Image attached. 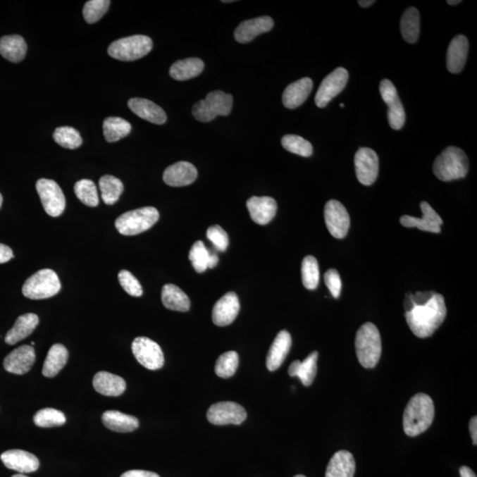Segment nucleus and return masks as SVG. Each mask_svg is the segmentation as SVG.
<instances>
[{"mask_svg": "<svg viewBox=\"0 0 477 477\" xmlns=\"http://www.w3.org/2000/svg\"><path fill=\"white\" fill-rule=\"evenodd\" d=\"M459 3H461V0H455V1H451V0H448L447 1V4L450 6L458 5Z\"/></svg>", "mask_w": 477, "mask_h": 477, "instance_id": "nucleus-55", "label": "nucleus"}, {"mask_svg": "<svg viewBox=\"0 0 477 477\" xmlns=\"http://www.w3.org/2000/svg\"><path fill=\"white\" fill-rule=\"evenodd\" d=\"M13 257V250L8 246L0 243V264L8 262Z\"/></svg>", "mask_w": 477, "mask_h": 477, "instance_id": "nucleus-51", "label": "nucleus"}, {"mask_svg": "<svg viewBox=\"0 0 477 477\" xmlns=\"http://www.w3.org/2000/svg\"><path fill=\"white\" fill-rule=\"evenodd\" d=\"M292 337L287 330H280L271 344L266 357V366L270 371H277L291 349Z\"/></svg>", "mask_w": 477, "mask_h": 477, "instance_id": "nucleus-23", "label": "nucleus"}, {"mask_svg": "<svg viewBox=\"0 0 477 477\" xmlns=\"http://www.w3.org/2000/svg\"><path fill=\"white\" fill-rule=\"evenodd\" d=\"M340 107H344V104H340Z\"/></svg>", "mask_w": 477, "mask_h": 477, "instance_id": "nucleus-59", "label": "nucleus"}, {"mask_svg": "<svg viewBox=\"0 0 477 477\" xmlns=\"http://www.w3.org/2000/svg\"><path fill=\"white\" fill-rule=\"evenodd\" d=\"M39 323V318L33 313H27L17 318L15 326L5 337L6 344L15 345L29 337Z\"/></svg>", "mask_w": 477, "mask_h": 477, "instance_id": "nucleus-30", "label": "nucleus"}, {"mask_svg": "<svg viewBox=\"0 0 477 477\" xmlns=\"http://www.w3.org/2000/svg\"><path fill=\"white\" fill-rule=\"evenodd\" d=\"M273 25V20L269 16L245 20L237 27L235 31V39L241 44L249 43L259 35L270 31Z\"/></svg>", "mask_w": 477, "mask_h": 477, "instance_id": "nucleus-20", "label": "nucleus"}, {"mask_svg": "<svg viewBox=\"0 0 477 477\" xmlns=\"http://www.w3.org/2000/svg\"><path fill=\"white\" fill-rule=\"evenodd\" d=\"M382 99L388 106V121L393 130H399L406 120L405 110L400 101L395 86L389 80H383L379 87Z\"/></svg>", "mask_w": 477, "mask_h": 477, "instance_id": "nucleus-12", "label": "nucleus"}, {"mask_svg": "<svg viewBox=\"0 0 477 477\" xmlns=\"http://www.w3.org/2000/svg\"><path fill=\"white\" fill-rule=\"evenodd\" d=\"M355 173L359 182L371 186L378 176L379 161L377 153L370 148L358 149L354 156Z\"/></svg>", "mask_w": 477, "mask_h": 477, "instance_id": "nucleus-15", "label": "nucleus"}, {"mask_svg": "<svg viewBox=\"0 0 477 477\" xmlns=\"http://www.w3.org/2000/svg\"><path fill=\"white\" fill-rule=\"evenodd\" d=\"M101 197L107 205L114 204L120 199L124 190L123 183L118 178L111 175H104L99 180Z\"/></svg>", "mask_w": 477, "mask_h": 477, "instance_id": "nucleus-38", "label": "nucleus"}, {"mask_svg": "<svg viewBox=\"0 0 477 477\" xmlns=\"http://www.w3.org/2000/svg\"><path fill=\"white\" fill-rule=\"evenodd\" d=\"M161 299L163 306L171 311L186 312L190 311V300L182 289L173 284L163 285Z\"/></svg>", "mask_w": 477, "mask_h": 477, "instance_id": "nucleus-32", "label": "nucleus"}, {"mask_svg": "<svg viewBox=\"0 0 477 477\" xmlns=\"http://www.w3.org/2000/svg\"><path fill=\"white\" fill-rule=\"evenodd\" d=\"M111 2L109 0H90L83 8V16L87 23H95L102 18L108 11Z\"/></svg>", "mask_w": 477, "mask_h": 477, "instance_id": "nucleus-46", "label": "nucleus"}, {"mask_svg": "<svg viewBox=\"0 0 477 477\" xmlns=\"http://www.w3.org/2000/svg\"><path fill=\"white\" fill-rule=\"evenodd\" d=\"M358 3H359V5L363 6V8H368V6L373 5L375 1L374 0H361V1L360 0Z\"/></svg>", "mask_w": 477, "mask_h": 477, "instance_id": "nucleus-54", "label": "nucleus"}, {"mask_svg": "<svg viewBox=\"0 0 477 477\" xmlns=\"http://www.w3.org/2000/svg\"><path fill=\"white\" fill-rule=\"evenodd\" d=\"M12 477H29V476H27L25 475H23V473H18V475H15V476H13Z\"/></svg>", "mask_w": 477, "mask_h": 477, "instance_id": "nucleus-56", "label": "nucleus"}, {"mask_svg": "<svg viewBox=\"0 0 477 477\" xmlns=\"http://www.w3.org/2000/svg\"><path fill=\"white\" fill-rule=\"evenodd\" d=\"M207 238L213 243L218 252H224L229 245L228 235L218 225H212L207 230Z\"/></svg>", "mask_w": 477, "mask_h": 477, "instance_id": "nucleus-48", "label": "nucleus"}, {"mask_svg": "<svg viewBox=\"0 0 477 477\" xmlns=\"http://www.w3.org/2000/svg\"><path fill=\"white\" fill-rule=\"evenodd\" d=\"M250 218L256 224L266 225L276 215L278 205L273 198L269 197H253L247 202Z\"/></svg>", "mask_w": 477, "mask_h": 477, "instance_id": "nucleus-21", "label": "nucleus"}, {"mask_svg": "<svg viewBox=\"0 0 477 477\" xmlns=\"http://www.w3.org/2000/svg\"><path fill=\"white\" fill-rule=\"evenodd\" d=\"M54 138L62 147L75 149L82 144V139L79 132L71 127H61L55 130Z\"/></svg>", "mask_w": 477, "mask_h": 477, "instance_id": "nucleus-44", "label": "nucleus"}, {"mask_svg": "<svg viewBox=\"0 0 477 477\" xmlns=\"http://www.w3.org/2000/svg\"><path fill=\"white\" fill-rule=\"evenodd\" d=\"M318 352H312L304 361L296 360L288 368L290 377H298L302 384L309 386L314 382L318 371Z\"/></svg>", "mask_w": 477, "mask_h": 477, "instance_id": "nucleus-29", "label": "nucleus"}, {"mask_svg": "<svg viewBox=\"0 0 477 477\" xmlns=\"http://www.w3.org/2000/svg\"><path fill=\"white\" fill-rule=\"evenodd\" d=\"M459 473H461V477H476L473 470L466 466H463L459 469Z\"/></svg>", "mask_w": 477, "mask_h": 477, "instance_id": "nucleus-53", "label": "nucleus"}, {"mask_svg": "<svg viewBox=\"0 0 477 477\" xmlns=\"http://www.w3.org/2000/svg\"><path fill=\"white\" fill-rule=\"evenodd\" d=\"M240 302L238 296L235 292H229L222 296L216 302L212 311V320L216 326H226L235 321L240 311Z\"/></svg>", "mask_w": 477, "mask_h": 477, "instance_id": "nucleus-17", "label": "nucleus"}, {"mask_svg": "<svg viewBox=\"0 0 477 477\" xmlns=\"http://www.w3.org/2000/svg\"><path fill=\"white\" fill-rule=\"evenodd\" d=\"M152 47L151 38L142 35H135L113 42L108 48V54L118 61H134L147 55Z\"/></svg>", "mask_w": 477, "mask_h": 477, "instance_id": "nucleus-8", "label": "nucleus"}, {"mask_svg": "<svg viewBox=\"0 0 477 477\" xmlns=\"http://www.w3.org/2000/svg\"><path fill=\"white\" fill-rule=\"evenodd\" d=\"M407 325L416 337L424 339L436 332L447 316L444 296L435 294L426 304L414 306L405 312Z\"/></svg>", "mask_w": 477, "mask_h": 477, "instance_id": "nucleus-1", "label": "nucleus"}, {"mask_svg": "<svg viewBox=\"0 0 477 477\" xmlns=\"http://www.w3.org/2000/svg\"><path fill=\"white\" fill-rule=\"evenodd\" d=\"M120 477H160L154 472L145 471V470H130L123 473Z\"/></svg>", "mask_w": 477, "mask_h": 477, "instance_id": "nucleus-50", "label": "nucleus"}, {"mask_svg": "<svg viewBox=\"0 0 477 477\" xmlns=\"http://www.w3.org/2000/svg\"><path fill=\"white\" fill-rule=\"evenodd\" d=\"M104 426L116 433H132L139 427L137 417L118 412L116 410H108L103 414Z\"/></svg>", "mask_w": 477, "mask_h": 477, "instance_id": "nucleus-31", "label": "nucleus"}, {"mask_svg": "<svg viewBox=\"0 0 477 477\" xmlns=\"http://www.w3.org/2000/svg\"><path fill=\"white\" fill-rule=\"evenodd\" d=\"M61 280L54 271L43 269L27 278L23 287V294L31 300H43L58 294Z\"/></svg>", "mask_w": 477, "mask_h": 477, "instance_id": "nucleus-6", "label": "nucleus"}, {"mask_svg": "<svg viewBox=\"0 0 477 477\" xmlns=\"http://www.w3.org/2000/svg\"><path fill=\"white\" fill-rule=\"evenodd\" d=\"M1 461L6 468L20 473H31L39 469V459L29 452L9 450L3 452Z\"/></svg>", "mask_w": 477, "mask_h": 477, "instance_id": "nucleus-22", "label": "nucleus"}, {"mask_svg": "<svg viewBox=\"0 0 477 477\" xmlns=\"http://www.w3.org/2000/svg\"><path fill=\"white\" fill-rule=\"evenodd\" d=\"M313 89V82L311 78H305L291 83L285 89L282 101L284 106L288 109H295L308 99Z\"/></svg>", "mask_w": 477, "mask_h": 477, "instance_id": "nucleus-26", "label": "nucleus"}, {"mask_svg": "<svg viewBox=\"0 0 477 477\" xmlns=\"http://www.w3.org/2000/svg\"><path fill=\"white\" fill-rule=\"evenodd\" d=\"M128 107L138 117L153 124L162 125L167 120L165 111L148 99L135 97L128 101Z\"/></svg>", "mask_w": 477, "mask_h": 477, "instance_id": "nucleus-25", "label": "nucleus"}, {"mask_svg": "<svg viewBox=\"0 0 477 477\" xmlns=\"http://www.w3.org/2000/svg\"><path fill=\"white\" fill-rule=\"evenodd\" d=\"M36 361V353L32 346H24L16 348L4 360V368L10 373L24 375L27 373Z\"/></svg>", "mask_w": 477, "mask_h": 477, "instance_id": "nucleus-18", "label": "nucleus"}, {"mask_svg": "<svg viewBox=\"0 0 477 477\" xmlns=\"http://www.w3.org/2000/svg\"><path fill=\"white\" fill-rule=\"evenodd\" d=\"M68 360V351L63 345L55 344L48 352L43 366V375L47 378H54L65 367Z\"/></svg>", "mask_w": 477, "mask_h": 477, "instance_id": "nucleus-33", "label": "nucleus"}, {"mask_svg": "<svg viewBox=\"0 0 477 477\" xmlns=\"http://www.w3.org/2000/svg\"><path fill=\"white\" fill-rule=\"evenodd\" d=\"M281 144L283 147L289 152L294 153V154L305 156H311L313 153V147L311 144L304 138L299 137V135H287L282 138Z\"/></svg>", "mask_w": 477, "mask_h": 477, "instance_id": "nucleus-43", "label": "nucleus"}, {"mask_svg": "<svg viewBox=\"0 0 477 477\" xmlns=\"http://www.w3.org/2000/svg\"><path fill=\"white\" fill-rule=\"evenodd\" d=\"M118 278L121 287L128 295L134 296V297H140L142 295V287L140 282L130 271H120Z\"/></svg>", "mask_w": 477, "mask_h": 477, "instance_id": "nucleus-47", "label": "nucleus"}, {"mask_svg": "<svg viewBox=\"0 0 477 477\" xmlns=\"http://www.w3.org/2000/svg\"><path fill=\"white\" fill-rule=\"evenodd\" d=\"M295 477H306V476H302V475H298V476H295Z\"/></svg>", "mask_w": 477, "mask_h": 477, "instance_id": "nucleus-58", "label": "nucleus"}, {"mask_svg": "<svg viewBox=\"0 0 477 477\" xmlns=\"http://www.w3.org/2000/svg\"><path fill=\"white\" fill-rule=\"evenodd\" d=\"M209 422L214 426H240L247 419V412L241 405L232 402H221L213 404L207 412Z\"/></svg>", "mask_w": 477, "mask_h": 477, "instance_id": "nucleus-11", "label": "nucleus"}, {"mask_svg": "<svg viewBox=\"0 0 477 477\" xmlns=\"http://www.w3.org/2000/svg\"><path fill=\"white\" fill-rule=\"evenodd\" d=\"M238 366V354L235 351H228L218 358L215 365V372L219 378H229L235 374Z\"/></svg>", "mask_w": 477, "mask_h": 477, "instance_id": "nucleus-40", "label": "nucleus"}, {"mask_svg": "<svg viewBox=\"0 0 477 477\" xmlns=\"http://www.w3.org/2000/svg\"><path fill=\"white\" fill-rule=\"evenodd\" d=\"M420 207L423 212L422 218H414L412 216H402L400 218V224L405 228H416L424 232L440 233L441 225H443V221H442L440 216L433 210V208L427 202H422Z\"/></svg>", "mask_w": 477, "mask_h": 477, "instance_id": "nucleus-16", "label": "nucleus"}, {"mask_svg": "<svg viewBox=\"0 0 477 477\" xmlns=\"http://www.w3.org/2000/svg\"><path fill=\"white\" fill-rule=\"evenodd\" d=\"M2 203H3V197L2 194H0V208L2 206Z\"/></svg>", "mask_w": 477, "mask_h": 477, "instance_id": "nucleus-57", "label": "nucleus"}, {"mask_svg": "<svg viewBox=\"0 0 477 477\" xmlns=\"http://www.w3.org/2000/svg\"><path fill=\"white\" fill-rule=\"evenodd\" d=\"M325 282L328 287L330 294H332L333 297L337 299L340 297L341 287H342V283H341V278L340 273H337L336 270L330 269L326 271L325 274Z\"/></svg>", "mask_w": 477, "mask_h": 477, "instance_id": "nucleus-49", "label": "nucleus"}, {"mask_svg": "<svg viewBox=\"0 0 477 477\" xmlns=\"http://www.w3.org/2000/svg\"><path fill=\"white\" fill-rule=\"evenodd\" d=\"M27 44L18 35L3 37L0 39V54L8 61L18 63L25 58Z\"/></svg>", "mask_w": 477, "mask_h": 477, "instance_id": "nucleus-34", "label": "nucleus"}, {"mask_svg": "<svg viewBox=\"0 0 477 477\" xmlns=\"http://www.w3.org/2000/svg\"><path fill=\"white\" fill-rule=\"evenodd\" d=\"M204 63L197 58L182 59L175 62L170 68L171 78L177 81H187V80L197 78L204 71Z\"/></svg>", "mask_w": 477, "mask_h": 477, "instance_id": "nucleus-35", "label": "nucleus"}, {"mask_svg": "<svg viewBox=\"0 0 477 477\" xmlns=\"http://www.w3.org/2000/svg\"><path fill=\"white\" fill-rule=\"evenodd\" d=\"M211 253L209 252L204 243L198 241L194 243L190 252V260L197 273H204L210 266Z\"/></svg>", "mask_w": 477, "mask_h": 477, "instance_id": "nucleus-45", "label": "nucleus"}, {"mask_svg": "<svg viewBox=\"0 0 477 477\" xmlns=\"http://www.w3.org/2000/svg\"><path fill=\"white\" fill-rule=\"evenodd\" d=\"M348 81V72L337 68L323 80L315 97V103L320 108L326 107L330 101L342 92Z\"/></svg>", "mask_w": 477, "mask_h": 477, "instance_id": "nucleus-14", "label": "nucleus"}, {"mask_svg": "<svg viewBox=\"0 0 477 477\" xmlns=\"http://www.w3.org/2000/svg\"><path fill=\"white\" fill-rule=\"evenodd\" d=\"M469 172V159L461 149L450 146L437 156L433 165L435 176L442 182L462 179Z\"/></svg>", "mask_w": 477, "mask_h": 477, "instance_id": "nucleus-4", "label": "nucleus"}, {"mask_svg": "<svg viewBox=\"0 0 477 477\" xmlns=\"http://www.w3.org/2000/svg\"><path fill=\"white\" fill-rule=\"evenodd\" d=\"M93 386L100 395L113 397L123 395L127 388L123 378L106 371L97 372L94 376Z\"/></svg>", "mask_w": 477, "mask_h": 477, "instance_id": "nucleus-27", "label": "nucleus"}, {"mask_svg": "<svg viewBox=\"0 0 477 477\" xmlns=\"http://www.w3.org/2000/svg\"><path fill=\"white\" fill-rule=\"evenodd\" d=\"M400 31L407 43L414 44L419 40L420 34V13L414 8H407L400 20Z\"/></svg>", "mask_w": 477, "mask_h": 477, "instance_id": "nucleus-36", "label": "nucleus"}, {"mask_svg": "<svg viewBox=\"0 0 477 477\" xmlns=\"http://www.w3.org/2000/svg\"><path fill=\"white\" fill-rule=\"evenodd\" d=\"M104 135L108 142H115L130 134L131 124L124 118L109 117L104 121Z\"/></svg>", "mask_w": 477, "mask_h": 477, "instance_id": "nucleus-37", "label": "nucleus"}, {"mask_svg": "<svg viewBox=\"0 0 477 477\" xmlns=\"http://www.w3.org/2000/svg\"><path fill=\"white\" fill-rule=\"evenodd\" d=\"M197 170L192 163L180 161L167 167L163 173V182L171 187L190 185L197 180Z\"/></svg>", "mask_w": 477, "mask_h": 477, "instance_id": "nucleus-19", "label": "nucleus"}, {"mask_svg": "<svg viewBox=\"0 0 477 477\" xmlns=\"http://www.w3.org/2000/svg\"><path fill=\"white\" fill-rule=\"evenodd\" d=\"M355 351L361 366H377L382 353L380 333L374 323L368 322L360 327L355 336Z\"/></svg>", "mask_w": 477, "mask_h": 477, "instance_id": "nucleus-3", "label": "nucleus"}, {"mask_svg": "<svg viewBox=\"0 0 477 477\" xmlns=\"http://www.w3.org/2000/svg\"><path fill=\"white\" fill-rule=\"evenodd\" d=\"M34 423L41 428H52L64 426L66 416L61 411L54 409H44L34 416Z\"/></svg>", "mask_w": 477, "mask_h": 477, "instance_id": "nucleus-42", "label": "nucleus"}, {"mask_svg": "<svg viewBox=\"0 0 477 477\" xmlns=\"http://www.w3.org/2000/svg\"><path fill=\"white\" fill-rule=\"evenodd\" d=\"M468 38L463 35L455 37L449 44L447 50V64L449 72L459 74L462 71L468 58Z\"/></svg>", "mask_w": 477, "mask_h": 477, "instance_id": "nucleus-24", "label": "nucleus"}, {"mask_svg": "<svg viewBox=\"0 0 477 477\" xmlns=\"http://www.w3.org/2000/svg\"><path fill=\"white\" fill-rule=\"evenodd\" d=\"M159 219V212L156 208L144 207L120 215L115 221V228L121 235H137L151 228Z\"/></svg>", "mask_w": 477, "mask_h": 477, "instance_id": "nucleus-5", "label": "nucleus"}, {"mask_svg": "<svg viewBox=\"0 0 477 477\" xmlns=\"http://www.w3.org/2000/svg\"><path fill=\"white\" fill-rule=\"evenodd\" d=\"M37 191L45 212L51 217L57 218L63 213L66 198L63 191L54 180L40 179L37 182Z\"/></svg>", "mask_w": 477, "mask_h": 477, "instance_id": "nucleus-9", "label": "nucleus"}, {"mask_svg": "<svg viewBox=\"0 0 477 477\" xmlns=\"http://www.w3.org/2000/svg\"><path fill=\"white\" fill-rule=\"evenodd\" d=\"M75 193L82 203L89 207H97L99 204L95 183L90 180H81L75 183Z\"/></svg>", "mask_w": 477, "mask_h": 477, "instance_id": "nucleus-41", "label": "nucleus"}, {"mask_svg": "<svg viewBox=\"0 0 477 477\" xmlns=\"http://www.w3.org/2000/svg\"><path fill=\"white\" fill-rule=\"evenodd\" d=\"M132 351L138 363L148 370H159L165 363L161 347L147 337H137L135 339L132 343Z\"/></svg>", "mask_w": 477, "mask_h": 477, "instance_id": "nucleus-10", "label": "nucleus"}, {"mask_svg": "<svg viewBox=\"0 0 477 477\" xmlns=\"http://www.w3.org/2000/svg\"><path fill=\"white\" fill-rule=\"evenodd\" d=\"M355 468L354 458L350 452L337 451L330 459L326 477H354Z\"/></svg>", "mask_w": 477, "mask_h": 477, "instance_id": "nucleus-28", "label": "nucleus"}, {"mask_svg": "<svg viewBox=\"0 0 477 477\" xmlns=\"http://www.w3.org/2000/svg\"><path fill=\"white\" fill-rule=\"evenodd\" d=\"M435 407L433 399L426 393L411 398L403 414V429L407 436L416 437L433 424Z\"/></svg>", "mask_w": 477, "mask_h": 477, "instance_id": "nucleus-2", "label": "nucleus"}, {"mask_svg": "<svg viewBox=\"0 0 477 477\" xmlns=\"http://www.w3.org/2000/svg\"><path fill=\"white\" fill-rule=\"evenodd\" d=\"M233 108V97L221 90L209 93L204 99L193 106L194 117L202 123H209L218 116H228Z\"/></svg>", "mask_w": 477, "mask_h": 477, "instance_id": "nucleus-7", "label": "nucleus"}, {"mask_svg": "<svg viewBox=\"0 0 477 477\" xmlns=\"http://www.w3.org/2000/svg\"><path fill=\"white\" fill-rule=\"evenodd\" d=\"M469 430L470 435H471L473 444L476 445L477 444V417H472L471 420L469 422Z\"/></svg>", "mask_w": 477, "mask_h": 477, "instance_id": "nucleus-52", "label": "nucleus"}, {"mask_svg": "<svg viewBox=\"0 0 477 477\" xmlns=\"http://www.w3.org/2000/svg\"><path fill=\"white\" fill-rule=\"evenodd\" d=\"M302 284L309 290H315L319 283L320 273L318 261L314 256H306L302 264Z\"/></svg>", "mask_w": 477, "mask_h": 477, "instance_id": "nucleus-39", "label": "nucleus"}, {"mask_svg": "<svg viewBox=\"0 0 477 477\" xmlns=\"http://www.w3.org/2000/svg\"><path fill=\"white\" fill-rule=\"evenodd\" d=\"M325 221L330 235L336 239H343L350 228V217L344 205L337 200L327 202L325 206Z\"/></svg>", "mask_w": 477, "mask_h": 477, "instance_id": "nucleus-13", "label": "nucleus"}]
</instances>
